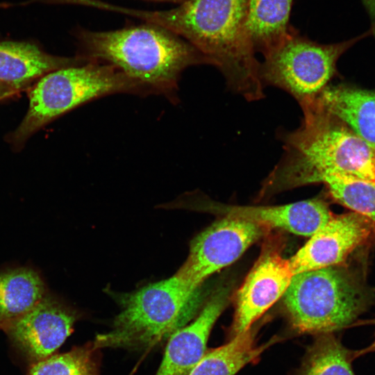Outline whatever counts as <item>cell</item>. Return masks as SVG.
<instances>
[{
    "label": "cell",
    "instance_id": "603a6c76",
    "mask_svg": "<svg viewBox=\"0 0 375 375\" xmlns=\"http://www.w3.org/2000/svg\"><path fill=\"white\" fill-rule=\"evenodd\" d=\"M17 92L18 90L0 85V100L7 97H10Z\"/></svg>",
    "mask_w": 375,
    "mask_h": 375
},
{
    "label": "cell",
    "instance_id": "cb8c5ba5",
    "mask_svg": "<svg viewBox=\"0 0 375 375\" xmlns=\"http://www.w3.org/2000/svg\"><path fill=\"white\" fill-rule=\"evenodd\" d=\"M370 352H375V333H374V339L369 346H368L367 348L364 349H362L360 351H356V358H358L364 353H370Z\"/></svg>",
    "mask_w": 375,
    "mask_h": 375
},
{
    "label": "cell",
    "instance_id": "d4e9b609",
    "mask_svg": "<svg viewBox=\"0 0 375 375\" xmlns=\"http://www.w3.org/2000/svg\"><path fill=\"white\" fill-rule=\"evenodd\" d=\"M153 1L171 2V3H176L180 4L186 0H153Z\"/></svg>",
    "mask_w": 375,
    "mask_h": 375
},
{
    "label": "cell",
    "instance_id": "ba28073f",
    "mask_svg": "<svg viewBox=\"0 0 375 375\" xmlns=\"http://www.w3.org/2000/svg\"><path fill=\"white\" fill-rule=\"evenodd\" d=\"M266 228L252 222L225 216L197 235L189 255L175 275L194 289L210 276L232 264Z\"/></svg>",
    "mask_w": 375,
    "mask_h": 375
},
{
    "label": "cell",
    "instance_id": "8992f818",
    "mask_svg": "<svg viewBox=\"0 0 375 375\" xmlns=\"http://www.w3.org/2000/svg\"><path fill=\"white\" fill-rule=\"evenodd\" d=\"M151 94L108 64L89 60L44 75L29 92L28 112L12 135L15 144L58 116L95 99L115 93Z\"/></svg>",
    "mask_w": 375,
    "mask_h": 375
},
{
    "label": "cell",
    "instance_id": "9c48e42d",
    "mask_svg": "<svg viewBox=\"0 0 375 375\" xmlns=\"http://www.w3.org/2000/svg\"><path fill=\"white\" fill-rule=\"evenodd\" d=\"M81 313L47 292L22 315L0 325L13 350L30 365L51 355L70 335Z\"/></svg>",
    "mask_w": 375,
    "mask_h": 375
},
{
    "label": "cell",
    "instance_id": "44dd1931",
    "mask_svg": "<svg viewBox=\"0 0 375 375\" xmlns=\"http://www.w3.org/2000/svg\"><path fill=\"white\" fill-rule=\"evenodd\" d=\"M322 182L338 202L369 220L375 233L374 181L330 176Z\"/></svg>",
    "mask_w": 375,
    "mask_h": 375
},
{
    "label": "cell",
    "instance_id": "52a82bcc",
    "mask_svg": "<svg viewBox=\"0 0 375 375\" xmlns=\"http://www.w3.org/2000/svg\"><path fill=\"white\" fill-rule=\"evenodd\" d=\"M375 33V26L351 40L319 44L291 30L260 63L263 85L277 87L291 94L300 104L317 98L334 76L339 57L355 42Z\"/></svg>",
    "mask_w": 375,
    "mask_h": 375
},
{
    "label": "cell",
    "instance_id": "3957f363",
    "mask_svg": "<svg viewBox=\"0 0 375 375\" xmlns=\"http://www.w3.org/2000/svg\"><path fill=\"white\" fill-rule=\"evenodd\" d=\"M75 36L81 51L78 56L114 66L151 93L163 94L172 100L184 69L211 65L190 43L150 23L106 31L78 28Z\"/></svg>",
    "mask_w": 375,
    "mask_h": 375
},
{
    "label": "cell",
    "instance_id": "ac0fdd59",
    "mask_svg": "<svg viewBox=\"0 0 375 375\" xmlns=\"http://www.w3.org/2000/svg\"><path fill=\"white\" fill-rule=\"evenodd\" d=\"M47 292L41 276L31 268L0 274V325L28 311Z\"/></svg>",
    "mask_w": 375,
    "mask_h": 375
},
{
    "label": "cell",
    "instance_id": "5bb4252c",
    "mask_svg": "<svg viewBox=\"0 0 375 375\" xmlns=\"http://www.w3.org/2000/svg\"><path fill=\"white\" fill-rule=\"evenodd\" d=\"M86 62L80 56L64 58L49 54L30 42L1 41L0 85L19 91L52 71Z\"/></svg>",
    "mask_w": 375,
    "mask_h": 375
},
{
    "label": "cell",
    "instance_id": "9a60e30c",
    "mask_svg": "<svg viewBox=\"0 0 375 375\" xmlns=\"http://www.w3.org/2000/svg\"><path fill=\"white\" fill-rule=\"evenodd\" d=\"M319 98L328 112L375 149V92L326 88Z\"/></svg>",
    "mask_w": 375,
    "mask_h": 375
},
{
    "label": "cell",
    "instance_id": "2e32d148",
    "mask_svg": "<svg viewBox=\"0 0 375 375\" xmlns=\"http://www.w3.org/2000/svg\"><path fill=\"white\" fill-rule=\"evenodd\" d=\"M293 0H248L246 28L255 51L263 55L290 32Z\"/></svg>",
    "mask_w": 375,
    "mask_h": 375
},
{
    "label": "cell",
    "instance_id": "7402d4cb",
    "mask_svg": "<svg viewBox=\"0 0 375 375\" xmlns=\"http://www.w3.org/2000/svg\"><path fill=\"white\" fill-rule=\"evenodd\" d=\"M362 2L370 16L371 19L373 20L375 24V0H362Z\"/></svg>",
    "mask_w": 375,
    "mask_h": 375
},
{
    "label": "cell",
    "instance_id": "d6986e66",
    "mask_svg": "<svg viewBox=\"0 0 375 375\" xmlns=\"http://www.w3.org/2000/svg\"><path fill=\"white\" fill-rule=\"evenodd\" d=\"M356 351L347 349L335 333L316 335L307 349L297 375H356Z\"/></svg>",
    "mask_w": 375,
    "mask_h": 375
},
{
    "label": "cell",
    "instance_id": "5b68a950",
    "mask_svg": "<svg viewBox=\"0 0 375 375\" xmlns=\"http://www.w3.org/2000/svg\"><path fill=\"white\" fill-rule=\"evenodd\" d=\"M112 297L120 307L109 331L97 335L94 346L142 350L163 342L196 315L200 288L188 285L175 274L128 293Z\"/></svg>",
    "mask_w": 375,
    "mask_h": 375
},
{
    "label": "cell",
    "instance_id": "8fae6325",
    "mask_svg": "<svg viewBox=\"0 0 375 375\" xmlns=\"http://www.w3.org/2000/svg\"><path fill=\"white\" fill-rule=\"evenodd\" d=\"M293 276L289 259L272 248L266 249L237 293L231 333L235 336L250 329L283 297Z\"/></svg>",
    "mask_w": 375,
    "mask_h": 375
},
{
    "label": "cell",
    "instance_id": "277c9868",
    "mask_svg": "<svg viewBox=\"0 0 375 375\" xmlns=\"http://www.w3.org/2000/svg\"><path fill=\"white\" fill-rule=\"evenodd\" d=\"M283 303L295 332L335 333L375 306V287L362 267L343 263L294 275Z\"/></svg>",
    "mask_w": 375,
    "mask_h": 375
},
{
    "label": "cell",
    "instance_id": "7c38bea8",
    "mask_svg": "<svg viewBox=\"0 0 375 375\" xmlns=\"http://www.w3.org/2000/svg\"><path fill=\"white\" fill-rule=\"evenodd\" d=\"M227 299L224 291L215 293L190 324L170 336L156 375H189L205 354L209 335Z\"/></svg>",
    "mask_w": 375,
    "mask_h": 375
},
{
    "label": "cell",
    "instance_id": "30bf717a",
    "mask_svg": "<svg viewBox=\"0 0 375 375\" xmlns=\"http://www.w3.org/2000/svg\"><path fill=\"white\" fill-rule=\"evenodd\" d=\"M371 236L373 225L365 217L353 211L333 215L289 258L294 275L344 263Z\"/></svg>",
    "mask_w": 375,
    "mask_h": 375
},
{
    "label": "cell",
    "instance_id": "6da1fadb",
    "mask_svg": "<svg viewBox=\"0 0 375 375\" xmlns=\"http://www.w3.org/2000/svg\"><path fill=\"white\" fill-rule=\"evenodd\" d=\"M248 0H186L165 10H112L163 27L204 55L227 86L248 101L264 97L260 63L246 28Z\"/></svg>",
    "mask_w": 375,
    "mask_h": 375
},
{
    "label": "cell",
    "instance_id": "e0dca14e",
    "mask_svg": "<svg viewBox=\"0 0 375 375\" xmlns=\"http://www.w3.org/2000/svg\"><path fill=\"white\" fill-rule=\"evenodd\" d=\"M256 331L251 328L233 336L226 344L206 352L189 375H235L243 367L256 362L262 352L279 340L277 336L256 345Z\"/></svg>",
    "mask_w": 375,
    "mask_h": 375
},
{
    "label": "cell",
    "instance_id": "ffe728a7",
    "mask_svg": "<svg viewBox=\"0 0 375 375\" xmlns=\"http://www.w3.org/2000/svg\"><path fill=\"white\" fill-rule=\"evenodd\" d=\"M101 349L93 342L29 366L26 375H100Z\"/></svg>",
    "mask_w": 375,
    "mask_h": 375
},
{
    "label": "cell",
    "instance_id": "4fadbf2b",
    "mask_svg": "<svg viewBox=\"0 0 375 375\" xmlns=\"http://www.w3.org/2000/svg\"><path fill=\"white\" fill-rule=\"evenodd\" d=\"M224 216L246 219L267 228L311 236L333 216L322 200L310 199L272 206H216L212 207Z\"/></svg>",
    "mask_w": 375,
    "mask_h": 375
},
{
    "label": "cell",
    "instance_id": "7a4b0ae2",
    "mask_svg": "<svg viewBox=\"0 0 375 375\" xmlns=\"http://www.w3.org/2000/svg\"><path fill=\"white\" fill-rule=\"evenodd\" d=\"M300 106L301 125L283 135V158L269 183L297 185L330 176L375 182V149L328 112L319 97Z\"/></svg>",
    "mask_w": 375,
    "mask_h": 375
}]
</instances>
